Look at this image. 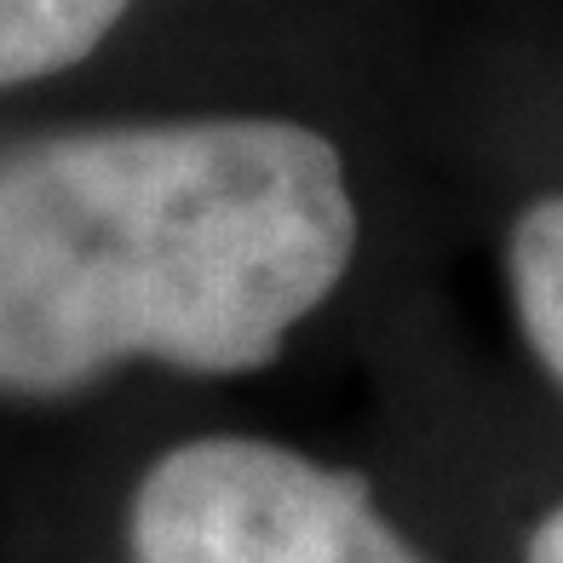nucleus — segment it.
Returning <instances> with one entry per match:
<instances>
[{"label":"nucleus","mask_w":563,"mask_h":563,"mask_svg":"<svg viewBox=\"0 0 563 563\" xmlns=\"http://www.w3.org/2000/svg\"><path fill=\"white\" fill-rule=\"evenodd\" d=\"M133 563H426L368 483L260 438H196L144 472Z\"/></svg>","instance_id":"nucleus-2"},{"label":"nucleus","mask_w":563,"mask_h":563,"mask_svg":"<svg viewBox=\"0 0 563 563\" xmlns=\"http://www.w3.org/2000/svg\"><path fill=\"white\" fill-rule=\"evenodd\" d=\"M506 271L529 351L563 386V196H541L506 236Z\"/></svg>","instance_id":"nucleus-4"},{"label":"nucleus","mask_w":563,"mask_h":563,"mask_svg":"<svg viewBox=\"0 0 563 563\" xmlns=\"http://www.w3.org/2000/svg\"><path fill=\"white\" fill-rule=\"evenodd\" d=\"M529 563H563V506H552L529 534Z\"/></svg>","instance_id":"nucleus-5"},{"label":"nucleus","mask_w":563,"mask_h":563,"mask_svg":"<svg viewBox=\"0 0 563 563\" xmlns=\"http://www.w3.org/2000/svg\"><path fill=\"white\" fill-rule=\"evenodd\" d=\"M133 0H0V87L81 64Z\"/></svg>","instance_id":"nucleus-3"},{"label":"nucleus","mask_w":563,"mask_h":563,"mask_svg":"<svg viewBox=\"0 0 563 563\" xmlns=\"http://www.w3.org/2000/svg\"><path fill=\"white\" fill-rule=\"evenodd\" d=\"M351 253L345 162L299 121H144L0 150V391H75L126 356L265 368Z\"/></svg>","instance_id":"nucleus-1"}]
</instances>
